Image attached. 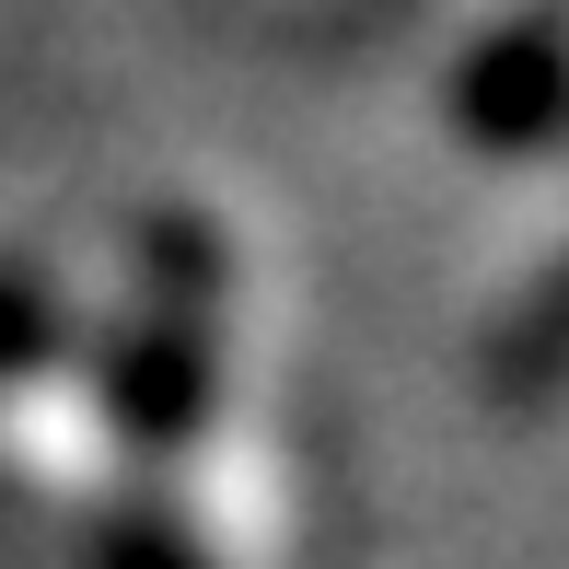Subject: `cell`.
<instances>
[{"mask_svg": "<svg viewBox=\"0 0 569 569\" xmlns=\"http://www.w3.org/2000/svg\"><path fill=\"white\" fill-rule=\"evenodd\" d=\"M70 349H82V315H70L59 268H47V256H0V396H12V383H47Z\"/></svg>", "mask_w": 569, "mask_h": 569, "instance_id": "cell-5", "label": "cell"}, {"mask_svg": "<svg viewBox=\"0 0 569 569\" xmlns=\"http://www.w3.org/2000/svg\"><path fill=\"white\" fill-rule=\"evenodd\" d=\"M82 569H221V558H210V535H198V511L174 500V477H140V488H117V500L93 511Z\"/></svg>", "mask_w": 569, "mask_h": 569, "instance_id": "cell-4", "label": "cell"}, {"mask_svg": "<svg viewBox=\"0 0 569 569\" xmlns=\"http://www.w3.org/2000/svg\"><path fill=\"white\" fill-rule=\"evenodd\" d=\"M453 140L477 151H547L569 128V12L558 0H535V12L488 23L477 47L453 59V93H442Z\"/></svg>", "mask_w": 569, "mask_h": 569, "instance_id": "cell-2", "label": "cell"}, {"mask_svg": "<svg viewBox=\"0 0 569 569\" xmlns=\"http://www.w3.org/2000/svg\"><path fill=\"white\" fill-rule=\"evenodd\" d=\"M477 383H488V407H558L569 396V256H547L511 291V315L477 349Z\"/></svg>", "mask_w": 569, "mask_h": 569, "instance_id": "cell-3", "label": "cell"}, {"mask_svg": "<svg viewBox=\"0 0 569 569\" xmlns=\"http://www.w3.org/2000/svg\"><path fill=\"white\" fill-rule=\"evenodd\" d=\"M383 12H407V0H383Z\"/></svg>", "mask_w": 569, "mask_h": 569, "instance_id": "cell-6", "label": "cell"}, {"mask_svg": "<svg viewBox=\"0 0 569 569\" xmlns=\"http://www.w3.org/2000/svg\"><path fill=\"white\" fill-rule=\"evenodd\" d=\"M221 349H232V244L198 210H151L128 256V315L93 349V407H106L117 453L163 477L174 453L210 442L221 419Z\"/></svg>", "mask_w": 569, "mask_h": 569, "instance_id": "cell-1", "label": "cell"}]
</instances>
